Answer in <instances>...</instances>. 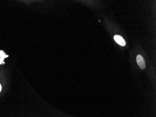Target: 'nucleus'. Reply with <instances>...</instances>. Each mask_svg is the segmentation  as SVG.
Returning <instances> with one entry per match:
<instances>
[{
	"instance_id": "1",
	"label": "nucleus",
	"mask_w": 156,
	"mask_h": 117,
	"mask_svg": "<svg viewBox=\"0 0 156 117\" xmlns=\"http://www.w3.org/2000/svg\"><path fill=\"white\" fill-rule=\"evenodd\" d=\"M137 62L138 65L141 70H144L146 67V64L143 56L141 55H138L137 57Z\"/></svg>"
},
{
	"instance_id": "2",
	"label": "nucleus",
	"mask_w": 156,
	"mask_h": 117,
	"mask_svg": "<svg viewBox=\"0 0 156 117\" xmlns=\"http://www.w3.org/2000/svg\"><path fill=\"white\" fill-rule=\"evenodd\" d=\"M114 39H115L116 42L118 44L122 46H125L126 45V42L125 39H123L122 37L119 35H115L114 37Z\"/></svg>"
},
{
	"instance_id": "3",
	"label": "nucleus",
	"mask_w": 156,
	"mask_h": 117,
	"mask_svg": "<svg viewBox=\"0 0 156 117\" xmlns=\"http://www.w3.org/2000/svg\"><path fill=\"white\" fill-rule=\"evenodd\" d=\"M0 56L1 57V60L2 61H3V60H4V58L5 57H7L8 56H5V54H3V51H0Z\"/></svg>"
},
{
	"instance_id": "4",
	"label": "nucleus",
	"mask_w": 156,
	"mask_h": 117,
	"mask_svg": "<svg viewBox=\"0 0 156 117\" xmlns=\"http://www.w3.org/2000/svg\"><path fill=\"white\" fill-rule=\"evenodd\" d=\"M1 84H0V92H1Z\"/></svg>"
}]
</instances>
